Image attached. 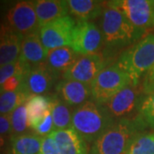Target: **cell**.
<instances>
[{"mask_svg": "<svg viewBox=\"0 0 154 154\" xmlns=\"http://www.w3.org/2000/svg\"><path fill=\"white\" fill-rule=\"evenodd\" d=\"M99 28L104 38L105 51L112 53L129 47L143 37L118 10L105 8L100 17Z\"/></svg>", "mask_w": 154, "mask_h": 154, "instance_id": "6da1fadb", "label": "cell"}, {"mask_svg": "<svg viewBox=\"0 0 154 154\" xmlns=\"http://www.w3.org/2000/svg\"><path fill=\"white\" fill-rule=\"evenodd\" d=\"M145 130L147 128L137 116L117 120L92 144L88 154H125L134 135Z\"/></svg>", "mask_w": 154, "mask_h": 154, "instance_id": "7a4b0ae2", "label": "cell"}, {"mask_svg": "<svg viewBox=\"0 0 154 154\" xmlns=\"http://www.w3.org/2000/svg\"><path fill=\"white\" fill-rule=\"evenodd\" d=\"M116 120L104 105L89 100L74 110L71 128L87 143H94Z\"/></svg>", "mask_w": 154, "mask_h": 154, "instance_id": "3957f363", "label": "cell"}, {"mask_svg": "<svg viewBox=\"0 0 154 154\" xmlns=\"http://www.w3.org/2000/svg\"><path fill=\"white\" fill-rule=\"evenodd\" d=\"M116 62L129 75L133 85L140 86V80L154 65V33L145 35L126 48Z\"/></svg>", "mask_w": 154, "mask_h": 154, "instance_id": "277c9868", "label": "cell"}, {"mask_svg": "<svg viewBox=\"0 0 154 154\" xmlns=\"http://www.w3.org/2000/svg\"><path fill=\"white\" fill-rule=\"evenodd\" d=\"M131 83L129 75L117 62L112 63L100 72L91 84L92 99L99 105H105Z\"/></svg>", "mask_w": 154, "mask_h": 154, "instance_id": "5b68a950", "label": "cell"}, {"mask_svg": "<svg viewBox=\"0 0 154 154\" xmlns=\"http://www.w3.org/2000/svg\"><path fill=\"white\" fill-rule=\"evenodd\" d=\"M105 4L109 8L121 11L142 35L154 28V5L152 0H114Z\"/></svg>", "mask_w": 154, "mask_h": 154, "instance_id": "8992f818", "label": "cell"}, {"mask_svg": "<svg viewBox=\"0 0 154 154\" xmlns=\"http://www.w3.org/2000/svg\"><path fill=\"white\" fill-rule=\"evenodd\" d=\"M111 53L105 51L89 55L80 56L76 62L65 73L63 79L73 80L91 85L105 68L114 63Z\"/></svg>", "mask_w": 154, "mask_h": 154, "instance_id": "52a82bcc", "label": "cell"}, {"mask_svg": "<svg viewBox=\"0 0 154 154\" xmlns=\"http://www.w3.org/2000/svg\"><path fill=\"white\" fill-rule=\"evenodd\" d=\"M143 95L140 86H134L131 83L114 95L104 105L116 121L132 119L138 115Z\"/></svg>", "mask_w": 154, "mask_h": 154, "instance_id": "ba28073f", "label": "cell"}, {"mask_svg": "<svg viewBox=\"0 0 154 154\" xmlns=\"http://www.w3.org/2000/svg\"><path fill=\"white\" fill-rule=\"evenodd\" d=\"M103 46L104 38L99 27L94 22L77 21L72 33V49L83 56L98 53Z\"/></svg>", "mask_w": 154, "mask_h": 154, "instance_id": "9c48e42d", "label": "cell"}, {"mask_svg": "<svg viewBox=\"0 0 154 154\" xmlns=\"http://www.w3.org/2000/svg\"><path fill=\"white\" fill-rule=\"evenodd\" d=\"M75 24V20L68 15L41 27L38 29V34L45 48L49 51L56 48L70 46Z\"/></svg>", "mask_w": 154, "mask_h": 154, "instance_id": "30bf717a", "label": "cell"}, {"mask_svg": "<svg viewBox=\"0 0 154 154\" xmlns=\"http://www.w3.org/2000/svg\"><path fill=\"white\" fill-rule=\"evenodd\" d=\"M6 26L22 37L38 31V18L33 1H19L9 9Z\"/></svg>", "mask_w": 154, "mask_h": 154, "instance_id": "8fae6325", "label": "cell"}, {"mask_svg": "<svg viewBox=\"0 0 154 154\" xmlns=\"http://www.w3.org/2000/svg\"><path fill=\"white\" fill-rule=\"evenodd\" d=\"M58 77L46 66L45 63L33 67L22 82V87L29 95H43L56 86Z\"/></svg>", "mask_w": 154, "mask_h": 154, "instance_id": "7c38bea8", "label": "cell"}, {"mask_svg": "<svg viewBox=\"0 0 154 154\" xmlns=\"http://www.w3.org/2000/svg\"><path fill=\"white\" fill-rule=\"evenodd\" d=\"M56 95L70 107H79L92 99L91 85L63 79L55 86Z\"/></svg>", "mask_w": 154, "mask_h": 154, "instance_id": "4fadbf2b", "label": "cell"}, {"mask_svg": "<svg viewBox=\"0 0 154 154\" xmlns=\"http://www.w3.org/2000/svg\"><path fill=\"white\" fill-rule=\"evenodd\" d=\"M49 135L53 139L60 154H88V143L72 128L54 130Z\"/></svg>", "mask_w": 154, "mask_h": 154, "instance_id": "5bb4252c", "label": "cell"}, {"mask_svg": "<svg viewBox=\"0 0 154 154\" xmlns=\"http://www.w3.org/2000/svg\"><path fill=\"white\" fill-rule=\"evenodd\" d=\"M22 35L6 25L0 29V66L17 62L21 55Z\"/></svg>", "mask_w": 154, "mask_h": 154, "instance_id": "9a60e30c", "label": "cell"}, {"mask_svg": "<svg viewBox=\"0 0 154 154\" xmlns=\"http://www.w3.org/2000/svg\"><path fill=\"white\" fill-rule=\"evenodd\" d=\"M48 51L44 47L38 31L28 34L22 38L21 55L19 59L33 67L45 63Z\"/></svg>", "mask_w": 154, "mask_h": 154, "instance_id": "2e32d148", "label": "cell"}, {"mask_svg": "<svg viewBox=\"0 0 154 154\" xmlns=\"http://www.w3.org/2000/svg\"><path fill=\"white\" fill-rule=\"evenodd\" d=\"M33 4L39 28L56 19L66 17L69 13L67 1L38 0L33 1Z\"/></svg>", "mask_w": 154, "mask_h": 154, "instance_id": "e0dca14e", "label": "cell"}, {"mask_svg": "<svg viewBox=\"0 0 154 154\" xmlns=\"http://www.w3.org/2000/svg\"><path fill=\"white\" fill-rule=\"evenodd\" d=\"M79 55L70 46H63L48 51L45 64L57 77L70 68L79 58Z\"/></svg>", "mask_w": 154, "mask_h": 154, "instance_id": "ac0fdd59", "label": "cell"}, {"mask_svg": "<svg viewBox=\"0 0 154 154\" xmlns=\"http://www.w3.org/2000/svg\"><path fill=\"white\" fill-rule=\"evenodd\" d=\"M67 5L69 13L77 21L92 22L101 17L105 3L95 0H68Z\"/></svg>", "mask_w": 154, "mask_h": 154, "instance_id": "d6986e66", "label": "cell"}, {"mask_svg": "<svg viewBox=\"0 0 154 154\" xmlns=\"http://www.w3.org/2000/svg\"><path fill=\"white\" fill-rule=\"evenodd\" d=\"M29 128L34 130L49 112L51 111V97L32 95L25 103Z\"/></svg>", "mask_w": 154, "mask_h": 154, "instance_id": "ffe728a7", "label": "cell"}, {"mask_svg": "<svg viewBox=\"0 0 154 154\" xmlns=\"http://www.w3.org/2000/svg\"><path fill=\"white\" fill-rule=\"evenodd\" d=\"M42 137L36 134H23L11 138L10 154H39Z\"/></svg>", "mask_w": 154, "mask_h": 154, "instance_id": "44dd1931", "label": "cell"}, {"mask_svg": "<svg viewBox=\"0 0 154 154\" xmlns=\"http://www.w3.org/2000/svg\"><path fill=\"white\" fill-rule=\"evenodd\" d=\"M51 97V116L54 130L67 129L71 128L74 110L65 104L56 94Z\"/></svg>", "mask_w": 154, "mask_h": 154, "instance_id": "7402d4cb", "label": "cell"}, {"mask_svg": "<svg viewBox=\"0 0 154 154\" xmlns=\"http://www.w3.org/2000/svg\"><path fill=\"white\" fill-rule=\"evenodd\" d=\"M29 97L22 85L17 91L0 93V115H10L18 106L25 104Z\"/></svg>", "mask_w": 154, "mask_h": 154, "instance_id": "603a6c76", "label": "cell"}, {"mask_svg": "<svg viewBox=\"0 0 154 154\" xmlns=\"http://www.w3.org/2000/svg\"><path fill=\"white\" fill-rule=\"evenodd\" d=\"M125 154H154V131L145 130L133 138Z\"/></svg>", "mask_w": 154, "mask_h": 154, "instance_id": "cb8c5ba5", "label": "cell"}, {"mask_svg": "<svg viewBox=\"0 0 154 154\" xmlns=\"http://www.w3.org/2000/svg\"><path fill=\"white\" fill-rule=\"evenodd\" d=\"M137 116L147 129L154 131V93L144 94Z\"/></svg>", "mask_w": 154, "mask_h": 154, "instance_id": "d4e9b609", "label": "cell"}, {"mask_svg": "<svg viewBox=\"0 0 154 154\" xmlns=\"http://www.w3.org/2000/svg\"><path fill=\"white\" fill-rule=\"evenodd\" d=\"M11 123V136L27 134L29 128L28 112L25 104L18 106L10 114Z\"/></svg>", "mask_w": 154, "mask_h": 154, "instance_id": "484cf974", "label": "cell"}, {"mask_svg": "<svg viewBox=\"0 0 154 154\" xmlns=\"http://www.w3.org/2000/svg\"><path fill=\"white\" fill-rule=\"evenodd\" d=\"M31 69L32 67L22 62L21 59H18L17 62L10 64L0 66V86L9 78L15 75L25 78Z\"/></svg>", "mask_w": 154, "mask_h": 154, "instance_id": "4316f807", "label": "cell"}, {"mask_svg": "<svg viewBox=\"0 0 154 154\" xmlns=\"http://www.w3.org/2000/svg\"><path fill=\"white\" fill-rule=\"evenodd\" d=\"M33 131L37 135L40 136V137L47 136L52 131H54L51 111L45 116V117L41 121V122L38 124V126L36 127V128Z\"/></svg>", "mask_w": 154, "mask_h": 154, "instance_id": "83f0119b", "label": "cell"}, {"mask_svg": "<svg viewBox=\"0 0 154 154\" xmlns=\"http://www.w3.org/2000/svg\"><path fill=\"white\" fill-rule=\"evenodd\" d=\"M23 79H24L23 77L19 75H15L9 78L0 86V93L17 91L20 87V85L22 84Z\"/></svg>", "mask_w": 154, "mask_h": 154, "instance_id": "f1b7e54d", "label": "cell"}, {"mask_svg": "<svg viewBox=\"0 0 154 154\" xmlns=\"http://www.w3.org/2000/svg\"><path fill=\"white\" fill-rule=\"evenodd\" d=\"M140 88L144 94H149L154 92V65L142 78Z\"/></svg>", "mask_w": 154, "mask_h": 154, "instance_id": "f546056e", "label": "cell"}, {"mask_svg": "<svg viewBox=\"0 0 154 154\" xmlns=\"http://www.w3.org/2000/svg\"><path fill=\"white\" fill-rule=\"evenodd\" d=\"M39 154H60L53 139L50 135L42 137Z\"/></svg>", "mask_w": 154, "mask_h": 154, "instance_id": "4dcf8cb0", "label": "cell"}, {"mask_svg": "<svg viewBox=\"0 0 154 154\" xmlns=\"http://www.w3.org/2000/svg\"><path fill=\"white\" fill-rule=\"evenodd\" d=\"M11 123L10 115H0V135L11 134Z\"/></svg>", "mask_w": 154, "mask_h": 154, "instance_id": "1f68e13d", "label": "cell"}, {"mask_svg": "<svg viewBox=\"0 0 154 154\" xmlns=\"http://www.w3.org/2000/svg\"><path fill=\"white\" fill-rule=\"evenodd\" d=\"M5 146V139L3 135H0V152L4 149Z\"/></svg>", "mask_w": 154, "mask_h": 154, "instance_id": "d6a6232c", "label": "cell"}, {"mask_svg": "<svg viewBox=\"0 0 154 154\" xmlns=\"http://www.w3.org/2000/svg\"><path fill=\"white\" fill-rule=\"evenodd\" d=\"M152 4H153V5H154V0H152Z\"/></svg>", "mask_w": 154, "mask_h": 154, "instance_id": "836d02e7", "label": "cell"}, {"mask_svg": "<svg viewBox=\"0 0 154 154\" xmlns=\"http://www.w3.org/2000/svg\"><path fill=\"white\" fill-rule=\"evenodd\" d=\"M152 93H154V92H152ZM151 94H152V93H151Z\"/></svg>", "mask_w": 154, "mask_h": 154, "instance_id": "e575fe53", "label": "cell"}]
</instances>
